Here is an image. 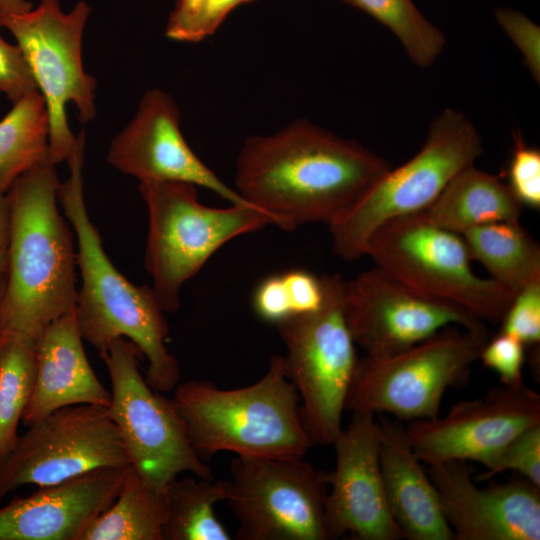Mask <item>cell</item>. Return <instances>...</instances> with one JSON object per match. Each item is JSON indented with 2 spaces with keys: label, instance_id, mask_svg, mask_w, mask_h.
Listing matches in <instances>:
<instances>
[{
  "label": "cell",
  "instance_id": "obj_7",
  "mask_svg": "<svg viewBox=\"0 0 540 540\" xmlns=\"http://www.w3.org/2000/svg\"><path fill=\"white\" fill-rule=\"evenodd\" d=\"M364 256L411 290L455 305L483 322L500 323L514 296L474 272L460 234L420 213L380 226L369 238Z\"/></svg>",
  "mask_w": 540,
  "mask_h": 540
},
{
  "label": "cell",
  "instance_id": "obj_24",
  "mask_svg": "<svg viewBox=\"0 0 540 540\" xmlns=\"http://www.w3.org/2000/svg\"><path fill=\"white\" fill-rule=\"evenodd\" d=\"M165 514V487L150 484L130 465L117 497L80 540H162Z\"/></svg>",
  "mask_w": 540,
  "mask_h": 540
},
{
  "label": "cell",
  "instance_id": "obj_22",
  "mask_svg": "<svg viewBox=\"0 0 540 540\" xmlns=\"http://www.w3.org/2000/svg\"><path fill=\"white\" fill-rule=\"evenodd\" d=\"M523 205L501 178L474 164L458 172L420 214L431 223L462 234L495 222H518Z\"/></svg>",
  "mask_w": 540,
  "mask_h": 540
},
{
  "label": "cell",
  "instance_id": "obj_32",
  "mask_svg": "<svg viewBox=\"0 0 540 540\" xmlns=\"http://www.w3.org/2000/svg\"><path fill=\"white\" fill-rule=\"evenodd\" d=\"M525 345L512 335L499 331L484 344L479 359L497 373L504 386L523 385Z\"/></svg>",
  "mask_w": 540,
  "mask_h": 540
},
{
  "label": "cell",
  "instance_id": "obj_21",
  "mask_svg": "<svg viewBox=\"0 0 540 540\" xmlns=\"http://www.w3.org/2000/svg\"><path fill=\"white\" fill-rule=\"evenodd\" d=\"M379 460L390 513L408 540H454L437 490L415 454L405 427L379 421Z\"/></svg>",
  "mask_w": 540,
  "mask_h": 540
},
{
  "label": "cell",
  "instance_id": "obj_19",
  "mask_svg": "<svg viewBox=\"0 0 540 540\" xmlns=\"http://www.w3.org/2000/svg\"><path fill=\"white\" fill-rule=\"evenodd\" d=\"M129 467L98 468L13 497L0 508V540H80L113 503Z\"/></svg>",
  "mask_w": 540,
  "mask_h": 540
},
{
  "label": "cell",
  "instance_id": "obj_26",
  "mask_svg": "<svg viewBox=\"0 0 540 540\" xmlns=\"http://www.w3.org/2000/svg\"><path fill=\"white\" fill-rule=\"evenodd\" d=\"M49 154V116L39 91L13 103L0 120V188L14 181Z\"/></svg>",
  "mask_w": 540,
  "mask_h": 540
},
{
  "label": "cell",
  "instance_id": "obj_40",
  "mask_svg": "<svg viewBox=\"0 0 540 540\" xmlns=\"http://www.w3.org/2000/svg\"><path fill=\"white\" fill-rule=\"evenodd\" d=\"M32 7V4L25 0H0V19L26 13Z\"/></svg>",
  "mask_w": 540,
  "mask_h": 540
},
{
  "label": "cell",
  "instance_id": "obj_29",
  "mask_svg": "<svg viewBox=\"0 0 540 540\" xmlns=\"http://www.w3.org/2000/svg\"><path fill=\"white\" fill-rule=\"evenodd\" d=\"M482 464L486 470L475 481H487L513 470L540 487V423L518 433Z\"/></svg>",
  "mask_w": 540,
  "mask_h": 540
},
{
  "label": "cell",
  "instance_id": "obj_28",
  "mask_svg": "<svg viewBox=\"0 0 540 540\" xmlns=\"http://www.w3.org/2000/svg\"><path fill=\"white\" fill-rule=\"evenodd\" d=\"M388 28L419 68L430 67L442 54L446 37L412 0H342Z\"/></svg>",
  "mask_w": 540,
  "mask_h": 540
},
{
  "label": "cell",
  "instance_id": "obj_27",
  "mask_svg": "<svg viewBox=\"0 0 540 540\" xmlns=\"http://www.w3.org/2000/svg\"><path fill=\"white\" fill-rule=\"evenodd\" d=\"M37 364V339L0 337V461L13 448L31 398Z\"/></svg>",
  "mask_w": 540,
  "mask_h": 540
},
{
  "label": "cell",
  "instance_id": "obj_30",
  "mask_svg": "<svg viewBox=\"0 0 540 540\" xmlns=\"http://www.w3.org/2000/svg\"><path fill=\"white\" fill-rule=\"evenodd\" d=\"M514 145L506 182L523 206L540 207V151L530 146L521 131L513 133Z\"/></svg>",
  "mask_w": 540,
  "mask_h": 540
},
{
  "label": "cell",
  "instance_id": "obj_15",
  "mask_svg": "<svg viewBox=\"0 0 540 540\" xmlns=\"http://www.w3.org/2000/svg\"><path fill=\"white\" fill-rule=\"evenodd\" d=\"M540 423V395L525 384L490 389L484 396L454 404L440 417L414 420L405 427L417 457L425 464L482 463L524 429Z\"/></svg>",
  "mask_w": 540,
  "mask_h": 540
},
{
  "label": "cell",
  "instance_id": "obj_4",
  "mask_svg": "<svg viewBox=\"0 0 540 540\" xmlns=\"http://www.w3.org/2000/svg\"><path fill=\"white\" fill-rule=\"evenodd\" d=\"M173 390L170 401L201 459L222 451L241 457H304L313 446L284 356H272L266 373L243 388L190 380Z\"/></svg>",
  "mask_w": 540,
  "mask_h": 540
},
{
  "label": "cell",
  "instance_id": "obj_9",
  "mask_svg": "<svg viewBox=\"0 0 540 540\" xmlns=\"http://www.w3.org/2000/svg\"><path fill=\"white\" fill-rule=\"evenodd\" d=\"M322 307L276 324L287 349L286 376L299 398L301 418L313 445L333 444L342 431L349 386L359 358L343 309L345 280L324 275Z\"/></svg>",
  "mask_w": 540,
  "mask_h": 540
},
{
  "label": "cell",
  "instance_id": "obj_3",
  "mask_svg": "<svg viewBox=\"0 0 540 540\" xmlns=\"http://www.w3.org/2000/svg\"><path fill=\"white\" fill-rule=\"evenodd\" d=\"M77 138L76 150L67 160L70 176L59 185L58 201L77 240L82 283L75 315L81 336L99 353L118 338L130 340L148 361L147 383L160 393L170 392L178 384L180 369L166 346L169 326L165 312L152 287L131 283L105 253L84 200L85 133L81 131Z\"/></svg>",
  "mask_w": 540,
  "mask_h": 540
},
{
  "label": "cell",
  "instance_id": "obj_37",
  "mask_svg": "<svg viewBox=\"0 0 540 540\" xmlns=\"http://www.w3.org/2000/svg\"><path fill=\"white\" fill-rule=\"evenodd\" d=\"M207 4L208 0H177L166 25V36L182 42L203 40Z\"/></svg>",
  "mask_w": 540,
  "mask_h": 540
},
{
  "label": "cell",
  "instance_id": "obj_34",
  "mask_svg": "<svg viewBox=\"0 0 540 540\" xmlns=\"http://www.w3.org/2000/svg\"><path fill=\"white\" fill-rule=\"evenodd\" d=\"M35 91L39 90L22 50L0 35V92L14 103Z\"/></svg>",
  "mask_w": 540,
  "mask_h": 540
},
{
  "label": "cell",
  "instance_id": "obj_38",
  "mask_svg": "<svg viewBox=\"0 0 540 540\" xmlns=\"http://www.w3.org/2000/svg\"><path fill=\"white\" fill-rule=\"evenodd\" d=\"M253 0H208L203 24L204 38L212 35L226 17L238 6Z\"/></svg>",
  "mask_w": 540,
  "mask_h": 540
},
{
  "label": "cell",
  "instance_id": "obj_20",
  "mask_svg": "<svg viewBox=\"0 0 540 540\" xmlns=\"http://www.w3.org/2000/svg\"><path fill=\"white\" fill-rule=\"evenodd\" d=\"M110 401L111 392L86 357L74 307L51 322L37 339L35 383L22 422L29 426L66 406L108 407Z\"/></svg>",
  "mask_w": 540,
  "mask_h": 540
},
{
  "label": "cell",
  "instance_id": "obj_36",
  "mask_svg": "<svg viewBox=\"0 0 540 540\" xmlns=\"http://www.w3.org/2000/svg\"><path fill=\"white\" fill-rule=\"evenodd\" d=\"M253 309L263 321L278 324L292 317L288 293L281 274L263 279L256 287Z\"/></svg>",
  "mask_w": 540,
  "mask_h": 540
},
{
  "label": "cell",
  "instance_id": "obj_5",
  "mask_svg": "<svg viewBox=\"0 0 540 540\" xmlns=\"http://www.w3.org/2000/svg\"><path fill=\"white\" fill-rule=\"evenodd\" d=\"M483 152L472 121L457 109H444L430 124L420 150L399 167L392 166L329 225L334 252L349 261L363 257L369 238L380 226L424 211Z\"/></svg>",
  "mask_w": 540,
  "mask_h": 540
},
{
  "label": "cell",
  "instance_id": "obj_39",
  "mask_svg": "<svg viewBox=\"0 0 540 540\" xmlns=\"http://www.w3.org/2000/svg\"><path fill=\"white\" fill-rule=\"evenodd\" d=\"M11 237V212L7 192L0 188V284L5 281Z\"/></svg>",
  "mask_w": 540,
  "mask_h": 540
},
{
  "label": "cell",
  "instance_id": "obj_25",
  "mask_svg": "<svg viewBox=\"0 0 540 540\" xmlns=\"http://www.w3.org/2000/svg\"><path fill=\"white\" fill-rule=\"evenodd\" d=\"M228 480L195 475L169 482L162 540H231L214 506L226 499Z\"/></svg>",
  "mask_w": 540,
  "mask_h": 540
},
{
  "label": "cell",
  "instance_id": "obj_18",
  "mask_svg": "<svg viewBox=\"0 0 540 540\" xmlns=\"http://www.w3.org/2000/svg\"><path fill=\"white\" fill-rule=\"evenodd\" d=\"M107 161L140 182L191 183L215 192L230 204H248L193 152L181 132L175 101L159 89L144 94L135 117L112 140Z\"/></svg>",
  "mask_w": 540,
  "mask_h": 540
},
{
  "label": "cell",
  "instance_id": "obj_2",
  "mask_svg": "<svg viewBox=\"0 0 540 540\" xmlns=\"http://www.w3.org/2000/svg\"><path fill=\"white\" fill-rule=\"evenodd\" d=\"M56 164L48 154L7 191L11 212L8 267L0 310V337L38 339L75 307L76 249L60 213Z\"/></svg>",
  "mask_w": 540,
  "mask_h": 540
},
{
  "label": "cell",
  "instance_id": "obj_17",
  "mask_svg": "<svg viewBox=\"0 0 540 540\" xmlns=\"http://www.w3.org/2000/svg\"><path fill=\"white\" fill-rule=\"evenodd\" d=\"M427 472L454 540L540 539V487L527 479L480 488L464 461L430 465Z\"/></svg>",
  "mask_w": 540,
  "mask_h": 540
},
{
  "label": "cell",
  "instance_id": "obj_31",
  "mask_svg": "<svg viewBox=\"0 0 540 540\" xmlns=\"http://www.w3.org/2000/svg\"><path fill=\"white\" fill-rule=\"evenodd\" d=\"M501 332L520 340L533 350L540 343V281L514 294L501 320Z\"/></svg>",
  "mask_w": 540,
  "mask_h": 540
},
{
  "label": "cell",
  "instance_id": "obj_14",
  "mask_svg": "<svg viewBox=\"0 0 540 540\" xmlns=\"http://www.w3.org/2000/svg\"><path fill=\"white\" fill-rule=\"evenodd\" d=\"M343 309L355 343L374 358L402 352L449 326L486 327L467 311L423 296L376 266L344 282Z\"/></svg>",
  "mask_w": 540,
  "mask_h": 540
},
{
  "label": "cell",
  "instance_id": "obj_11",
  "mask_svg": "<svg viewBox=\"0 0 540 540\" xmlns=\"http://www.w3.org/2000/svg\"><path fill=\"white\" fill-rule=\"evenodd\" d=\"M138 347L126 338L114 340L99 355L111 380L107 407L130 458L131 466L150 484L164 488L184 472L213 477L193 449L170 399L154 390L138 368Z\"/></svg>",
  "mask_w": 540,
  "mask_h": 540
},
{
  "label": "cell",
  "instance_id": "obj_10",
  "mask_svg": "<svg viewBox=\"0 0 540 540\" xmlns=\"http://www.w3.org/2000/svg\"><path fill=\"white\" fill-rule=\"evenodd\" d=\"M91 8L79 1L65 13L59 0H40L36 9L1 19L15 37L43 96L49 116V155L55 164L68 160L78 139L67 120L72 102L82 123L96 115V80L84 71L82 37Z\"/></svg>",
  "mask_w": 540,
  "mask_h": 540
},
{
  "label": "cell",
  "instance_id": "obj_13",
  "mask_svg": "<svg viewBox=\"0 0 540 540\" xmlns=\"http://www.w3.org/2000/svg\"><path fill=\"white\" fill-rule=\"evenodd\" d=\"M131 465L107 407L72 405L28 426L0 461V501L24 485L57 484L91 470Z\"/></svg>",
  "mask_w": 540,
  "mask_h": 540
},
{
  "label": "cell",
  "instance_id": "obj_12",
  "mask_svg": "<svg viewBox=\"0 0 540 540\" xmlns=\"http://www.w3.org/2000/svg\"><path fill=\"white\" fill-rule=\"evenodd\" d=\"M228 503L237 540H329L325 525L327 472L303 457L236 456Z\"/></svg>",
  "mask_w": 540,
  "mask_h": 540
},
{
  "label": "cell",
  "instance_id": "obj_35",
  "mask_svg": "<svg viewBox=\"0 0 540 540\" xmlns=\"http://www.w3.org/2000/svg\"><path fill=\"white\" fill-rule=\"evenodd\" d=\"M292 310V317L319 310L325 301L324 275L304 269H291L281 274Z\"/></svg>",
  "mask_w": 540,
  "mask_h": 540
},
{
  "label": "cell",
  "instance_id": "obj_23",
  "mask_svg": "<svg viewBox=\"0 0 540 540\" xmlns=\"http://www.w3.org/2000/svg\"><path fill=\"white\" fill-rule=\"evenodd\" d=\"M472 260L512 294L540 281V247L518 222H495L461 234Z\"/></svg>",
  "mask_w": 540,
  "mask_h": 540
},
{
  "label": "cell",
  "instance_id": "obj_8",
  "mask_svg": "<svg viewBox=\"0 0 540 540\" xmlns=\"http://www.w3.org/2000/svg\"><path fill=\"white\" fill-rule=\"evenodd\" d=\"M488 340L486 327L449 326L391 356L358 360L345 410L403 420L439 415L446 390L464 385Z\"/></svg>",
  "mask_w": 540,
  "mask_h": 540
},
{
  "label": "cell",
  "instance_id": "obj_16",
  "mask_svg": "<svg viewBox=\"0 0 540 540\" xmlns=\"http://www.w3.org/2000/svg\"><path fill=\"white\" fill-rule=\"evenodd\" d=\"M336 464L327 473L325 525L330 539H405L393 519L384 492L380 427L375 415L354 412L334 441Z\"/></svg>",
  "mask_w": 540,
  "mask_h": 540
},
{
  "label": "cell",
  "instance_id": "obj_1",
  "mask_svg": "<svg viewBox=\"0 0 540 540\" xmlns=\"http://www.w3.org/2000/svg\"><path fill=\"white\" fill-rule=\"evenodd\" d=\"M391 167L360 143L298 119L245 140L235 190L285 231L308 223L329 226Z\"/></svg>",
  "mask_w": 540,
  "mask_h": 540
},
{
  "label": "cell",
  "instance_id": "obj_33",
  "mask_svg": "<svg viewBox=\"0 0 540 540\" xmlns=\"http://www.w3.org/2000/svg\"><path fill=\"white\" fill-rule=\"evenodd\" d=\"M497 23L523 56L533 79L540 82V27L525 14L508 7L495 10Z\"/></svg>",
  "mask_w": 540,
  "mask_h": 540
},
{
  "label": "cell",
  "instance_id": "obj_6",
  "mask_svg": "<svg viewBox=\"0 0 540 540\" xmlns=\"http://www.w3.org/2000/svg\"><path fill=\"white\" fill-rule=\"evenodd\" d=\"M139 188L149 219L145 266L165 313L179 309L183 285L225 243L273 224L267 214L249 204L203 205L191 183L142 181Z\"/></svg>",
  "mask_w": 540,
  "mask_h": 540
},
{
  "label": "cell",
  "instance_id": "obj_41",
  "mask_svg": "<svg viewBox=\"0 0 540 540\" xmlns=\"http://www.w3.org/2000/svg\"><path fill=\"white\" fill-rule=\"evenodd\" d=\"M4 286H5V281L0 284V310H1V301H2V296L4 292Z\"/></svg>",
  "mask_w": 540,
  "mask_h": 540
}]
</instances>
